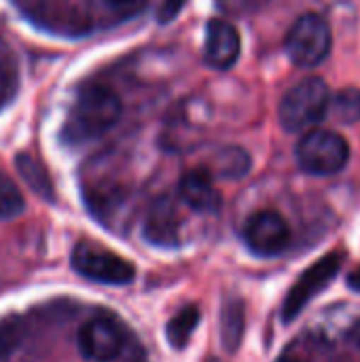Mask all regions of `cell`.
Here are the masks:
<instances>
[{
    "instance_id": "ac0fdd59",
    "label": "cell",
    "mask_w": 360,
    "mask_h": 362,
    "mask_svg": "<svg viewBox=\"0 0 360 362\" xmlns=\"http://www.w3.org/2000/svg\"><path fill=\"white\" fill-rule=\"evenodd\" d=\"M250 168V157L242 148H225L216 155V174L223 178H242Z\"/></svg>"
},
{
    "instance_id": "30bf717a",
    "label": "cell",
    "mask_w": 360,
    "mask_h": 362,
    "mask_svg": "<svg viewBox=\"0 0 360 362\" xmlns=\"http://www.w3.org/2000/svg\"><path fill=\"white\" fill-rule=\"evenodd\" d=\"M242 40L236 25L227 19H210L206 28L204 59L216 70L231 68L240 57Z\"/></svg>"
},
{
    "instance_id": "7a4b0ae2",
    "label": "cell",
    "mask_w": 360,
    "mask_h": 362,
    "mask_svg": "<svg viewBox=\"0 0 360 362\" xmlns=\"http://www.w3.org/2000/svg\"><path fill=\"white\" fill-rule=\"evenodd\" d=\"M331 104V91L318 76L303 78L291 87L280 102V123L286 132H303L318 125Z\"/></svg>"
},
{
    "instance_id": "4fadbf2b",
    "label": "cell",
    "mask_w": 360,
    "mask_h": 362,
    "mask_svg": "<svg viewBox=\"0 0 360 362\" xmlns=\"http://www.w3.org/2000/svg\"><path fill=\"white\" fill-rule=\"evenodd\" d=\"M199 325V310L197 305H187L182 308L166 327V335L172 348L176 350H185V346L189 344V339L193 337V331Z\"/></svg>"
},
{
    "instance_id": "ba28073f",
    "label": "cell",
    "mask_w": 360,
    "mask_h": 362,
    "mask_svg": "<svg viewBox=\"0 0 360 362\" xmlns=\"http://www.w3.org/2000/svg\"><path fill=\"white\" fill-rule=\"evenodd\" d=\"M79 350L91 362H110L123 352V331L110 318H91L79 331Z\"/></svg>"
},
{
    "instance_id": "603a6c76",
    "label": "cell",
    "mask_w": 360,
    "mask_h": 362,
    "mask_svg": "<svg viewBox=\"0 0 360 362\" xmlns=\"http://www.w3.org/2000/svg\"><path fill=\"white\" fill-rule=\"evenodd\" d=\"M276 362H306L303 358H299V356H295V354H291V352H286V354H282L280 358Z\"/></svg>"
},
{
    "instance_id": "52a82bcc",
    "label": "cell",
    "mask_w": 360,
    "mask_h": 362,
    "mask_svg": "<svg viewBox=\"0 0 360 362\" xmlns=\"http://www.w3.org/2000/svg\"><path fill=\"white\" fill-rule=\"evenodd\" d=\"M244 242L257 257H276L291 242L289 223L274 210H261L244 225Z\"/></svg>"
},
{
    "instance_id": "ffe728a7",
    "label": "cell",
    "mask_w": 360,
    "mask_h": 362,
    "mask_svg": "<svg viewBox=\"0 0 360 362\" xmlns=\"http://www.w3.org/2000/svg\"><path fill=\"white\" fill-rule=\"evenodd\" d=\"M185 4H187V0H163L161 6H159V13H157L159 21L161 23H168V21L176 19V15L182 11Z\"/></svg>"
},
{
    "instance_id": "3957f363",
    "label": "cell",
    "mask_w": 360,
    "mask_h": 362,
    "mask_svg": "<svg viewBox=\"0 0 360 362\" xmlns=\"http://www.w3.org/2000/svg\"><path fill=\"white\" fill-rule=\"evenodd\" d=\"M350 159L348 142L331 129H312L297 144V163L314 176H333Z\"/></svg>"
},
{
    "instance_id": "277c9868",
    "label": "cell",
    "mask_w": 360,
    "mask_h": 362,
    "mask_svg": "<svg viewBox=\"0 0 360 362\" xmlns=\"http://www.w3.org/2000/svg\"><path fill=\"white\" fill-rule=\"evenodd\" d=\"M331 42L333 36L325 17L316 13H306L291 25L284 47L295 66L314 68L329 55Z\"/></svg>"
},
{
    "instance_id": "e0dca14e",
    "label": "cell",
    "mask_w": 360,
    "mask_h": 362,
    "mask_svg": "<svg viewBox=\"0 0 360 362\" xmlns=\"http://www.w3.org/2000/svg\"><path fill=\"white\" fill-rule=\"evenodd\" d=\"M329 112L335 115L339 123H356L360 121V89H344L335 98H331Z\"/></svg>"
},
{
    "instance_id": "d6986e66",
    "label": "cell",
    "mask_w": 360,
    "mask_h": 362,
    "mask_svg": "<svg viewBox=\"0 0 360 362\" xmlns=\"http://www.w3.org/2000/svg\"><path fill=\"white\" fill-rule=\"evenodd\" d=\"M269 0H216V8L231 17H246L265 8Z\"/></svg>"
},
{
    "instance_id": "9c48e42d",
    "label": "cell",
    "mask_w": 360,
    "mask_h": 362,
    "mask_svg": "<svg viewBox=\"0 0 360 362\" xmlns=\"http://www.w3.org/2000/svg\"><path fill=\"white\" fill-rule=\"evenodd\" d=\"M144 240L159 248H176L180 242V216L174 202L163 195L155 199L144 216Z\"/></svg>"
},
{
    "instance_id": "8fae6325",
    "label": "cell",
    "mask_w": 360,
    "mask_h": 362,
    "mask_svg": "<svg viewBox=\"0 0 360 362\" xmlns=\"http://www.w3.org/2000/svg\"><path fill=\"white\" fill-rule=\"evenodd\" d=\"M180 197L197 212H216L221 208V195L212 182L208 170H191L180 180Z\"/></svg>"
},
{
    "instance_id": "2e32d148",
    "label": "cell",
    "mask_w": 360,
    "mask_h": 362,
    "mask_svg": "<svg viewBox=\"0 0 360 362\" xmlns=\"http://www.w3.org/2000/svg\"><path fill=\"white\" fill-rule=\"evenodd\" d=\"M25 337V325L19 316L0 320V362H6Z\"/></svg>"
},
{
    "instance_id": "7c38bea8",
    "label": "cell",
    "mask_w": 360,
    "mask_h": 362,
    "mask_svg": "<svg viewBox=\"0 0 360 362\" xmlns=\"http://www.w3.org/2000/svg\"><path fill=\"white\" fill-rule=\"evenodd\" d=\"M244 327H246L244 303L238 299L227 301L221 314V339L229 352H236L240 348L244 337Z\"/></svg>"
},
{
    "instance_id": "7402d4cb",
    "label": "cell",
    "mask_w": 360,
    "mask_h": 362,
    "mask_svg": "<svg viewBox=\"0 0 360 362\" xmlns=\"http://www.w3.org/2000/svg\"><path fill=\"white\" fill-rule=\"evenodd\" d=\"M350 339H352V344L360 350V320H356L354 327L350 329Z\"/></svg>"
},
{
    "instance_id": "5b68a950",
    "label": "cell",
    "mask_w": 360,
    "mask_h": 362,
    "mask_svg": "<svg viewBox=\"0 0 360 362\" xmlns=\"http://www.w3.org/2000/svg\"><path fill=\"white\" fill-rule=\"evenodd\" d=\"M70 263L79 276L102 284L121 286L132 284L136 278V267L127 259L91 242H79L72 250Z\"/></svg>"
},
{
    "instance_id": "8992f818",
    "label": "cell",
    "mask_w": 360,
    "mask_h": 362,
    "mask_svg": "<svg viewBox=\"0 0 360 362\" xmlns=\"http://www.w3.org/2000/svg\"><path fill=\"white\" fill-rule=\"evenodd\" d=\"M342 263H344V255L331 252L318 259L312 267H308L286 295V301L282 305V320L293 322L303 312V308L335 280V276L342 269Z\"/></svg>"
},
{
    "instance_id": "cb8c5ba5",
    "label": "cell",
    "mask_w": 360,
    "mask_h": 362,
    "mask_svg": "<svg viewBox=\"0 0 360 362\" xmlns=\"http://www.w3.org/2000/svg\"><path fill=\"white\" fill-rule=\"evenodd\" d=\"M210 362H216V361H210Z\"/></svg>"
},
{
    "instance_id": "9a60e30c",
    "label": "cell",
    "mask_w": 360,
    "mask_h": 362,
    "mask_svg": "<svg viewBox=\"0 0 360 362\" xmlns=\"http://www.w3.org/2000/svg\"><path fill=\"white\" fill-rule=\"evenodd\" d=\"M25 208L23 195L13 178H8L4 172H0V221L17 218Z\"/></svg>"
},
{
    "instance_id": "44dd1931",
    "label": "cell",
    "mask_w": 360,
    "mask_h": 362,
    "mask_svg": "<svg viewBox=\"0 0 360 362\" xmlns=\"http://www.w3.org/2000/svg\"><path fill=\"white\" fill-rule=\"evenodd\" d=\"M146 0H104V4L121 15H132L136 11H140L144 6Z\"/></svg>"
},
{
    "instance_id": "6da1fadb",
    "label": "cell",
    "mask_w": 360,
    "mask_h": 362,
    "mask_svg": "<svg viewBox=\"0 0 360 362\" xmlns=\"http://www.w3.org/2000/svg\"><path fill=\"white\" fill-rule=\"evenodd\" d=\"M119 117H121V98L112 89L104 85L83 87L68 115L64 136L70 142L98 138L100 134L108 132L119 121Z\"/></svg>"
},
{
    "instance_id": "5bb4252c",
    "label": "cell",
    "mask_w": 360,
    "mask_h": 362,
    "mask_svg": "<svg viewBox=\"0 0 360 362\" xmlns=\"http://www.w3.org/2000/svg\"><path fill=\"white\" fill-rule=\"evenodd\" d=\"M15 163H17L19 174L23 176V180L30 185L32 191H36L45 199H53V187H51V180L47 176V170L32 155L21 153V155H17Z\"/></svg>"
}]
</instances>
